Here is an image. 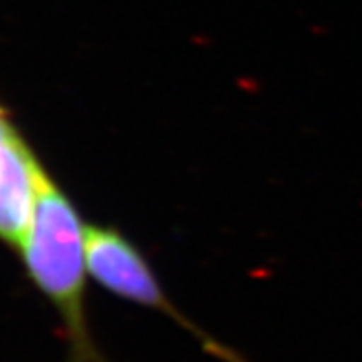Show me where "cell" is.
I'll list each match as a JSON object with an SVG mask.
<instances>
[{
  "mask_svg": "<svg viewBox=\"0 0 362 362\" xmlns=\"http://www.w3.org/2000/svg\"><path fill=\"white\" fill-rule=\"evenodd\" d=\"M85 228L72 199L42 171L32 225L21 248L24 269L59 315L66 340L64 362H112L88 327Z\"/></svg>",
  "mask_w": 362,
  "mask_h": 362,
  "instance_id": "obj_1",
  "label": "cell"
},
{
  "mask_svg": "<svg viewBox=\"0 0 362 362\" xmlns=\"http://www.w3.org/2000/svg\"><path fill=\"white\" fill-rule=\"evenodd\" d=\"M85 257L92 280L118 298L142 308L155 309L186 329L210 357L221 362H248L235 349L197 326L180 311L158 281L142 250L115 226L87 225L85 228Z\"/></svg>",
  "mask_w": 362,
  "mask_h": 362,
  "instance_id": "obj_2",
  "label": "cell"
},
{
  "mask_svg": "<svg viewBox=\"0 0 362 362\" xmlns=\"http://www.w3.org/2000/svg\"><path fill=\"white\" fill-rule=\"evenodd\" d=\"M45 170L11 115L0 105V241L18 252L32 225Z\"/></svg>",
  "mask_w": 362,
  "mask_h": 362,
  "instance_id": "obj_3",
  "label": "cell"
}]
</instances>
